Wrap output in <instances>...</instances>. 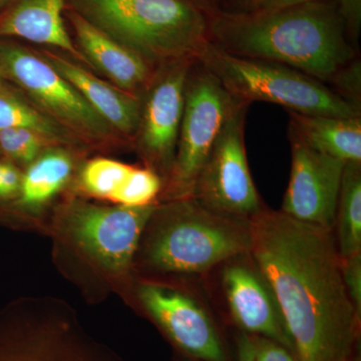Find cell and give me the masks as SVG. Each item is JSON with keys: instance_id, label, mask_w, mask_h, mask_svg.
<instances>
[{"instance_id": "obj_26", "label": "cell", "mask_w": 361, "mask_h": 361, "mask_svg": "<svg viewBox=\"0 0 361 361\" xmlns=\"http://www.w3.org/2000/svg\"><path fill=\"white\" fill-rule=\"evenodd\" d=\"M324 1H331V0H245V9L242 13H269V11H279L287 7Z\"/></svg>"}, {"instance_id": "obj_3", "label": "cell", "mask_w": 361, "mask_h": 361, "mask_svg": "<svg viewBox=\"0 0 361 361\" xmlns=\"http://www.w3.org/2000/svg\"><path fill=\"white\" fill-rule=\"evenodd\" d=\"M106 35L159 68L197 59L209 39V18L195 0H66Z\"/></svg>"}, {"instance_id": "obj_27", "label": "cell", "mask_w": 361, "mask_h": 361, "mask_svg": "<svg viewBox=\"0 0 361 361\" xmlns=\"http://www.w3.org/2000/svg\"><path fill=\"white\" fill-rule=\"evenodd\" d=\"M253 355V338H251L247 334H242L238 342V361H252Z\"/></svg>"}, {"instance_id": "obj_25", "label": "cell", "mask_w": 361, "mask_h": 361, "mask_svg": "<svg viewBox=\"0 0 361 361\" xmlns=\"http://www.w3.org/2000/svg\"><path fill=\"white\" fill-rule=\"evenodd\" d=\"M254 355L252 361H297L285 346L271 339H253Z\"/></svg>"}, {"instance_id": "obj_4", "label": "cell", "mask_w": 361, "mask_h": 361, "mask_svg": "<svg viewBox=\"0 0 361 361\" xmlns=\"http://www.w3.org/2000/svg\"><path fill=\"white\" fill-rule=\"evenodd\" d=\"M197 61L239 103L249 106L265 102L305 115L361 116L360 106L330 85L290 66L233 56L211 42Z\"/></svg>"}, {"instance_id": "obj_7", "label": "cell", "mask_w": 361, "mask_h": 361, "mask_svg": "<svg viewBox=\"0 0 361 361\" xmlns=\"http://www.w3.org/2000/svg\"><path fill=\"white\" fill-rule=\"evenodd\" d=\"M219 80L195 61L188 75L185 106L168 195L174 200L193 198L195 185L234 109L238 106Z\"/></svg>"}, {"instance_id": "obj_11", "label": "cell", "mask_w": 361, "mask_h": 361, "mask_svg": "<svg viewBox=\"0 0 361 361\" xmlns=\"http://www.w3.org/2000/svg\"><path fill=\"white\" fill-rule=\"evenodd\" d=\"M197 59L161 66L145 92L137 135L140 149L153 167L170 174L177 149L188 75Z\"/></svg>"}, {"instance_id": "obj_28", "label": "cell", "mask_w": 361, "mask_h": 361, "mask_svg": "<svg viewBox=\"0 0 361 361\" xmlns=\"http://www.w3.org/2000/svg\"><path fill=\"white\" fill-rule=\"evenodd\" d=\"M0 92H20L11 82H7L1 73H0Z\"/></svg>"}, {"instance_id": "obj_29", "label": "cell", "mask_w": 361, "mask_h": 361, "mask_svg": "<svg viewBox=\"0 0 361 361\" xmlns=\"http://www.w3.org/2000/svg\"><path fill=\"white\" fill-rule=\"evenodd\" d=\"M6 160H0V200H1L2 177H4V168H6Z\"/></svg>"}, {"instance_id": "obj_20", "label": "cell", "mask_w": 361, "mask_h": 361, "mask_svg": "<svg viewBox=\"0 0 361 361\" xmlns=\"http://www.w3.org/2000/svg\"><path fill=\"white\" fill-rule=\"evenodd\" d=\"M7 128L32 130L54 146H71L82 142L35 108L21 92H0V130Z\"/></svg>"}, {"instance_id": "obj_13", "label": "cell", "mask_w": 361, "mask_h": 361, "mask_svg": "<svg viewBox=\"0 0 361 361\" xmlns=\"http://www.w3.org/2000/svg\"><path fill=\"white\" fill-rule=\"evenodd\" d=\"M223 285L233 317L242 329L292 348L276 299L256 266H226Z\"/></svg>"}, {"instance_id": "obj_31", "label": "cell", "mask_w": 361, "mask_h": 361, "mask_svg": "<svg viewBox=\"0 0 361 361\" xmlns=\"http://www.w3.org/2000/svg\"><path fill=\"white\" fill-rule=\"evenodd\" d=\"M1 156H2V155H1V153H0V157H1Z\"/></svg>"}, {"instance_id": "obj_23", "label": "cell", "mask_w": 361, "mask_h": 361, "mask_svg": "<svg viewBox=\"0 0 361 361\" xmlns=\"http://www.w3.org/2000/svg\"><path fill=\"white\" fill-rule=\"evenodd\" d=\"M49 146H54L42 135L23 128L0 130V153L7 160L30 165Z\"/></svg>"}, {"instance_id": "obj_21", "label": "cell", "mask_w": 361, "mask_h": 361, "mask_svg": "<svg viewBox=\"0 0 361 361\" xmlns=\"http://www.w3.org/2000/svg\"><path fill=\"white\" fill-rule=\"evenodd\" d=\"M133 166L106 158H97L85 164L80 185L90 196L111 200L127 180Z\"/></svg>"}, {"instance_id": "obj_24", "label": "cell", "mask_w": 361, "mask_h": 361, "mask_svg": "<svg viewBox=\"0 0 361 361\" xmlns=\"http://www.w3.org/2000/svg\"><path fill=\"white\" fill-rule=\"evenodd\" d=\"M342 259V258H341ZM342 277L356 313L361 315V252L342 259Z\"/></svg>"}, {"instance_id": "obj_17", "label": "cell", "mask_w": 361, "mask_h": 361, "mask_svg": "<svg viewBox=\"0 0 361 361\" xmlns=\"http://www.w3.org/2000/svg\"><path fill=\"white\" fill-rule=\"evenodd\" d=\"M288 114V133L310 148L345 163L361 161V116Z\"/></svg>"}, {"instance_id": "obj_8", "label": "cell", "mask_w": 361, "mask_h": 361, "mask_svg": "<svg viewBox=\"0 0 361 361\" xmlns=\"http://www.w3.org/2000/svg\"><path fill=\"white\" fill-rule=\"evenodd\" d=\"M248 104L232 111L202 168L193 198L209 210L249 221L263 209L252 179L245 145Z\"/></svg>"}, {"instance_id": "obj_14", "label": "cell", "mask_w": 361, "mask_h": 361, "mask_svg": "<svg viewBox=\"0 0 361 361\" xmlns=\"http://www.w3.org/2000/svg\"><path fill=\"white\" fill-rule=\"evenodd\" d=\"M78 49L92 68L103 71L116 87L141 97L153 82L159 68L106 35L80 14L66 9Z\"/></svg>"}, {"instance_id": "obj_19", "label": "cell", "mask_w": 361, "mask_h": 361, "mask_svg": "<svg viewBox=\"0 0 361 361\" xmlns=\"http://www.w3.org/2000/svg\"><path fill=\"white\" fill-rule=\"evenodd\" d=\"M337 249L342 259L361 252V161L344 166L337 203Z\"/></svg>"}, {"instance_id": "obj_22", "label": "cell", "mask_w": 361, "mask_h": 361, "mask_svg": "<svg viewBox=\"0 0 361 361\" xmlns=\"http://www.w3.org/2000/svg\"><path fill=\"white\" fill-rule=\"evenodd\" d=\"M161 189L160 176L152 168H135L111 202L116 205L139 207L153 204Z\"/></svg>"}, {"instance_id": "obj_10", "label": "cell", "mask_w": 361, "mask_h": 361, "mask_svg": "<svg viewBox=\"0 0 361 361\" xmlns=\"http://www.w3.org/2000/svg\"><path fill=\"white\" fill-rule=\"evenodd\" d=\"M291 171L281 211L294 219L331 230L345 161L315 151L288 133Z\"/></svg>"}, {"instance_id": "obj_1", "label": "cell", "mask_w": 361, "mask_h": 361, "mask_svg": "<svg viewBox=\"0 0 361 361\" xmlns=\"http://www.w3.org/2000/svg\"><path fill=\"white\" fill-rule=\"evenodd\" d=\"M250 250L299 361H348L360 316L331 230L263 208L249 219Z\"/></svg>"}, {"instance_id": "obj_6", "label": "cell", "mask_w": 361, "mask_h": 361, "mask_svg": "<svg viewBox=\"0 0 361 361\" xmlns=\"http://www.w3.org/2000/svg\"><path fill=\"white\" fill-rule=\"evenodd\" d=\"M0 73L35 108L80 141L106 142L118 135L39 54L0 39Z\"/></svg>"}, {"instance_id": "obj_12", "label": "cell", "mask_w": 361, "mask_h": 361, "mask_svg": "<svg viewBox=\"0 0 361 361\" xmlns=\"http://www.w3.org/2000/svg\"><path fill=\"white\" fill-rule=\"evenodd\" d=\"M139 297L149 314L183 350L204 361H226L210 316L193 298L151 283L140 287Z\"/></svg>"}, {"instance_id": "obj_16", "label": "cell", "mask_w": 361, "mask_h": 361, "mask_svg": "<svg viewBox=\"0 0 361 361\" xmlns=\"http://www.w3.org/2000/svg\"><path fill=\"white\" fill-rule=\"evenodd\" d=\"M65 11L66 0H11L0 13V39L18 37L58 47L90 66L66 30Z\"/></svg>"}, {"instance_id": "obj_9", "label": "cell", "mask_w": 361, "mask_h": 361, "mask_svg": "<svg viewBox=\"0 0 361 361\" xmlns=\"http://www.w3.org/2000/svg\"><path fill=\"white\" fill-rule=\"evenodd\" d=\"M158 206L113 207L75 202L68 226L73 240L104 269L123 272L130 267L147 225Z\"/></svg>"}, {"instance_id": "obj_2", "label": "cell", "mask_w": 361, "mask_h": 361, "mask_svg": "<svg viewBox=\"0 0 361 361\" xmlns=\"http://www.w3.org/2000/svg\"><path fill=\"white\" fill-rule=\"evenodd\" d=\"M348 27L331 0L269 13H217L209 20V39L233 56L288 66L336 90L358 63Z\"/></svg>"}, {"instance_id": "obj_5", "label": "cell", "mask_w": 361, "mask_h": 361, "mask_svg": "<svg viewBox=\"0 0 361 361\" xmlns=\"http://www.w3.org/2000/svg\"><path fill=\"white\" fill-rule=\"evenodd\" d=\"M175 201L149 240L147 256L154 268L197 274L249 255V221L213 212L194 198Z\"/></svg>"}, {"instance_id": "obj_15", "label": "cell", "mask_w": 361, "mask_h": 361, "mask_svg": "<svg viewBox=\"0 0 361 361\" xmlns=\"http://www.w3.org/2000/svg\"><path fill=\"white\" fill-rule=\"evenodd\" d=\"M61 77L120 135L135 137L141 121L142 99L106 84L82 66L47 51L39 52Z\"/></svg>"}, {"instance_id": "obj_18", "label": "cell", "mask_w": 361, "mask_h": 361, "mask_svg": "<svg viewBox=\"0 0 361 361\" xmlns=\"http://www.w3.org/2000/svg\"><path fill=\"white\" fill-rule=\"evenodd\" d=\"M73 170V159L66 149H45L23 176L18 195L20 205L32 209L47 203L65 187Z\"/></svg>"}, {"instance_id": "obj_30", "label": "cell", "mask_w": 361, "mask_h": 361, "mask_svg": "<svg viewBox=\"0 0 361 361\" xmlns=\"http://www.w3.org/2000/svg\"><path fill=\"white\" fill-rule=\"evenodd\" d=\"M9 1H11V0H0V13L6 8V6L9 4Z\"/></svg>"}]
</instances>
